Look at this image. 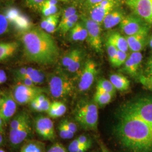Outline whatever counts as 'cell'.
Returning a JSON list of instances; mask_svg holds the SVG:
<instances>
[{
	"label": "cell",
	"instance_id": "6da1fadb",
	"mask_svg": "<svg viewBox=\"0 0 152 152\" xmlns=\"http://www.w3.org/2000/svg\"><path fill=\"white\" fill-rule=\"evenodd\" d=\"M114 134L126 152H152V95L120 108Z\"/></svg>",
	"mask_w": 152,
	"mask_h": 152
},
{
	"label": "cell",
	"instance_id": "7a4b0ae2",
	"mask_svg": "<svg viewBox=\"0 0 152 152\" xmlns=\"http://www.w3.org/2000/svg\"><path fill=\"white\" fill-rule=\"evenodd\" d=\"M20 33L24 54L28 60L45 65H52L57 61L59 49L50 33L37 27Z\"/></svg>",
	"mask_w": 152,
	"mask_h": 152
},
{
	"label": "cell",
	"instance_id": "3957f363",
	"mask_svg": "<svg viewBox=\"0 0 152 152\" xmlns=\"http://www.w3.org/2000/svg\"><path fill=\"white\" fill-rule=\"evenodd\" d=\"M74 117L77 124L83 130L96 131L98 129V105L90 102L78 104L74 111Z\"/></svg>",
	"mask_w": 152,
	"mask_h": 152
},
{
	"label": "cell",
	"instance_id": "277c9868",
	"mask_svg": "<svg viewBox=\"0 0 152 152\" xmlns=\"http://www.w3.org/2000/svg\"><path fill=\"white\" fill-rule=\"evenodd\" d=\"M49 91L56 99L64 98L72 94L74 83L71 78L61 72L50 74L48 78Z\"/></svg>",
	"mask_w": 152,
	"mask_h": 152
},
{
	"label": "cell",
	"instance_id": "5b68a950",
	"mask_svg": "<svg viewBox=\"0 0 152 152\" xmlns=\"http://www.w3.org/2000/svg\"><path fill=\"white\" fill-rule=\"evenodd\" d=\"M43 92L42 88L37 86H28L18 82L12 88L11 94L16 103L26 105L30 103L38 95L42 94Z\"/></svg>",
	"mask_w": 152,
	"mask_h": 152
},
{
	"label": "cell",
	"instance_id": "8992f818",
	"mask_svg": "<svg viewBox=\"0 0 152 152\" xmlns=\"http://www.w3.org/2000/svg\"><path fill=\"white\" fill-rule=\"evenodd\" d=\"M82 20L87 29L88 42L95 51L101 53L102 52L101 25L92 20L90 17L82 16Z\"/></svg>",
	"mask_w": 152,
	"mask_h": 152
},
{
	"label": "cell",
	"instance_id": "52a82bcc",
	"mask_svg": "<svg viewBox=\"0 0 152 152\" xmlns=\"http://www.w3.org/2000/svg\"><path fill=\"white\" fill-rule=\"evenodd\" d=\"M147 23L137 15L125 16L120 23V28L126 36L149 31Z\"/></svg>",
	"mask_w": 152,
	"mask_h": 152
},
{
	"label": "cell",
	"instance_id": "ba28073f",
	"mask_svg": "<svg viewBox=\"0 0 152 152\" xmlns=\"http://www.w3.org/2000/svg\"><path fill=\"white\" fill-rule=\"evenodd\" d=\"M98 74L97 65L91 60L85 63L78 83V90L81 92L87 91L92 86Z\"/></svg>",
	"mask_w": 152,
	"mask_h": 152
},
{
	"label": "cell",
	"instance_id": "9c48e42d",
	"mask_svg": "<svg viewBox=\"0 0 152 152\" xmlns=\"http://www.w3.org/2000/svg\"><path fill=\"white\" fill-rule=\"evenodd\" d=\"M126 4L136 15L152 24V0H126Z\"/></svg>",
	"mask_w": 152,
	"mask_h": 152
},
{
	"label": "cell",
	"instance_id": "30bf717a",
	"mask_svg": "<svg viewBox=\"0 0 152 152\" xmlns=\"http://www.w3.org/2000/svg\"><path fill=\"white\" fill-rule=\"evenodd\" d=\"M36 132L45 140L54 141L56 138L54 125L53 121L48 117L38 115L34 121Z\"/></svg>",
	"mask_w": 152,
	"mask_h": 152
},
{
	"label": "cell",
	"instance_id": "8fae6325",
	"mask_svg": "<svg viewBox=\"0 0 152 152\" xmlns=\"http://www.w3.org/2000/svg\"><path fill=\"white\" fill-rule=\"evenodd\" d=\"M4 15L9 22L12 23L20 33L27 31L33 27L31 20L16 8L8 9Z\"/></svg>",
	"mask_w": 152,
	"mask_h": 152
},
{
	"label": "cell",
	"instance_id": "7c38bea8",
	"mask_svg": "<svg viewBox=\"0 0 152 152\" xmlns=\"http://www.w3.org/2000/svg\"><path fill=\"white\" fill-rule=\"evenodd\" d=\"M115 0H103L90 7V18L99 24H103L104 19L113 10Z\"/></svg>",
	"mask_w": 152,
	"mask_h": 152
},
{
	"label": "cell",
	"instance_id": "4fadbf2b",
	"mask_svg": "<svg viewBox=\"0 0 152 152\" xmlns=\"http://www.w3.org/2000/svg\"><path fill=\"white\" fill-rule=\"evenodd\" d=\"M16 104L11 93L5 94L1 98L0 117L2 119L4 123H8L16 113Z\"/></svg>",
	"mask_w": 152,
	"mask_h": 152
},
{
	"label": "cell",
	"instance_id": "5bb4252c",
	"mask_svg": "<svg viewBox=\"0 0 152 152\" xmlns=\"http://www.w3.org/2000/svg\"><path fill=\"white\" fill-rule=\"evenodd\" d=\"M32 129L31 121L14 130L10 131L9 139L11 145L18 146L25 141L31 135Z\"/></svg>",
	"mask_w": 152,
	"mask_h": 152
},
{
	"label": "cell",
	"instance_id": "9a60e30c",
	"mask_svg": "<svg viewBox=\"0 0 152 152\" xmlns=\"http://www.w3.org/2000/svg\"><path fill=\"white\" fill-rule=\"evenodd\" d=\"M148 31H146L126 37L130 51L132 52H141L147 44Z\"/></svg>",
	"mask_w": 152,
	"mask_h": 152
},
{
	"label": "cell",
	"instance_id": "2e32d148",
	"mask_svg": "<svg viewBox=\"0 0 152 152\" xmlns=\"http://www.w3.org/2000/svg\"><path fill=\"white\" fill-rule=\"evenodd\" d=\"M142 60L141 52H131L124 64V71L131 76H136Z\"/></svg>",
	"mask_w": 152,
	"mask_h": 152
},
{
	"label": "cell",
	"instance_id": "e0dca14e",
	"mask_svg": "<svg viewBox=\"0 0 152 152\" xmlns=\"http://www.w3.org/2000/svg\"><path fill=\"white\" fill-rule=\"evenodd\" d=\"M15 76L28 77L32 80L36 86L44 83L45 80V75L43 72L32 67H23L20 68L16 71Z\"/></svg>",
	"mask_w": 152,
	"mask_h": 152
},
{
	"label": "cell",
	"instance_id": "ac0fdd59",
	"mask_svg": "<svg viewBox=\"0 0 152 152\" xmlns=\"http://www.w3.org/2000/svg\"><path fill=\"white\" fill-rule=\"evenodd\" d=\"M19 45L15 41L0 43V62L8 59L16 53Z\"/></svg>",
	"mask_w": 152,
	"mask_h": 152
},
{
	"label": "cell",
	"instance_id": "d6986e66",
	"mask_svg": "<svg viewBox=\"0 0 152 152\" xmlns=\"http://www.w3.org/2000/svg\"><path fill=\"white\" fill-rule=\"evenodd\" d=\"M124 15L120 10H112L104 19L103 24L104 28L106 29H110L120 24V23L124 18Z\"/></svg>",
	"mask_w": 152,
	"mask_h": 152
},
{
	"label": "cell",
	"instance_id": "ffe728a7",
	"mask_svg": "<svg viewBox=\"0 0 152 152\" xmlns=\"http://www.w3.org/2000/svg\"><path fill=\"white\" fill-rule=\"evenodd\" d=\"M70 37L75 41H83L87 39V29L83 22H77L71 29Z\"/></svg>",
	"mask_w": 152,
	"mask_h": 152
},
{
	"label": "cell",
	"instance_id": "44dd1931",
	"mask_svg": "<svg viewBox=\"0 0 152 152\" xmlns=\"http://www.w3.org/2000/svg\"><path fill=\"white\" fill-rule=\"evenodd\" d=\"M109 80L115 89L120 91L127 90L130 86V81L125 76L120 74H112L110 76Z\"/></svg>",
	"mask_w": 152,
	"mask_h": 152
},
{
	"label": "cell",
	"instance_id": "7402d4cb",
	"mask_svg": "<svg viewBox=\"0 0 152 152\" xmlns=\"http://www.w3.org/2000/svg\"><path fill=\"white\" fill-rule=\"evenodd\" d=\"M107 40L120 51L127 52L129 50L126 37L122 36L119 33H112Z\"/></svg>",
	"mask_w": 152,
	"mask_h": 152
},
{
	"label": "cell",
	"instance_id": "603a6c76",
	"mask_svg": "<svg viewBox=\"0 0 152 152\" xmlns=\"http://www.w3.org/2000/svg\"><path fill=\"white\" fill-rule=\"evenodd\" d=\"M20 152H46L45 144L36 140H29L22 145Z\"/></svg>",
	"mask_w": 152,
	"mask_h": 152
},
{
	"label": "cell",
	"instance_id": "cb8c5ba5",
	"mask_svg": "<svg viewBox=\"0 0 152 152\" xmlns=\"http://www.w3.org/2000/svg\"><path fill=\"white\" fill-rule=\"evenodd\" d=\"M66 111V107L64 104L59 101H54L51 103L47 113L50 118H57L63 116Z\"/></svg>",
	"mask_w": 152,
	"mask_h": 152
},
{
	"label": "cell",
	"instance_id": "d4e9b609",
	"mask_svg": "<svg viewBox=\"0 0 152 152\" xmlns=\"http://www.w3.org/2000/svg\"><path fill=\"white\" fill-rule=\"evenodd\" d=\"M39 9L45 17L54 15L58 12V1L45 0Z\"/></svg>",
	"mask_w": 152,
	"mask_h": 152
},
{
	"label": "cell",
	"instance_id": "484cf974",
	"mask_svg": "<svg viewBox=\"0 0 152 152\" xmlns=\"http://www.w3.org/2000/svg\"><path fill=\"white\" fill-rule=\"evenodd\" d=\"M113 96L108 92L97 88L94 96V100L95 103L98 106L104 107L110 102Z\"/></svg>",
	"mask_w": 152,
	"mask_h": 152
},
{
	"label": "cell",
	"instance_id": "4316f807",
	"mask_svg": "<svg viewBox=\"0 0 152 152\" xmlns=\"http://www.w3.org/2000/svg\"><path fill=\"white\" fill-rule=\"evenodd\" d=\"M78 18L79 15L77 13L64 21L59 22L58 27L57 28V31H59L62 34H65L68 31H70L71 29L78 22Z\"/></svg>",
	"mask_w": 152,
	"mask_h": 152
},
{
	"label": "cell",
	"instance_id": "83f0119b",
	"mask_svg": "<svg viewBox=\"0 0 152 152\" xmlns=\"http://www.w3.org/2000/svg\"><path fill=\"white\" fill-rule=\"evenodd\" d=\"M31 121L27 112H22L16 115L11 120L10 124V131L14 130Z\"/></svg>",
	"mask_w": 152,
	"mask_h": 152
},
{
	"label": "cell",
	"instance_id": "f1b7e54d",
	"mask_svg": "<svg viewBox=\"0 0 152 152\" xmlns=\"http://www.w3.org/2000/svg\"><path fill=\"white\" fill-rule=\"evenodd\" d=\"M96 88L101 89L104 91L108 92L113 96H114V95L115 94L116 90H117L113 86V85L112 83V82L110 81V80H108L104 78L100 80L98 82Z\"/></svg>",
	"mask_w": 152,
	"mask_h": 152
},
{
	"label": "cell",
	"instance_id": "f546056e",
	"mask_svg": "<svg viewBox=\"0 0 152 152\" xmlns=\"http://www.w3.org/2000/svg\"><path fill=\"white\" fill-rule=\"evenodd\" d=\"M80 51L79 49H73L66 53L61 59V64L63 67L66 69L71 65Z\"/></svg>",
	"mask_w": 152,
	"mask_h": 152
},
{
	"label": "cell",
	"instance_id": "4dcf8cb0",
	"mask_svg": "<svg viewBox=\"0 0 152 152\" xmlns=\"http://www.w3.org/2000/svg\"><path fill=\"white\" fill-rule=\"evenodd\" d=\"M83 61L82 52L80 50L79 53L77 55L76 58L72 63L71 65L66 68L67 72L71 73H75L80 70L81 66L82 63Z\"/></svg>",
	"mask_w": 152,
	"mask_h": 152
},
{
	"label": "cell",
	"instance_id": "1f68e13d",
	"mask_svg": "<svg viewBox=\"0 0 152 152\" xmlns=\"http://www.w3.org/2000/svg\"><path fill=\"white\" fill-rule=\"evenodd\" d=\"M128 56L129 55L127 52L118 50L112 64L115 67H120L124 64Z\"/></svg>",
	"mask_w": 152,
	"mask_h": 152
},
{
	"label": "cell",
	"instance_id": "d6a6232c",
	"mask_svg": "<svg viewBox=\"0 0 152 152\" xmlns=\"http://www.w3.org/2000/svg\"><path fill=\"white\" fill-rule=\"evenodd\" d=\"M59 18H60V13H56L55 15L54 18L53 20L49 24V26L46 28L45 31L46 32L49 33H53L55 31L57 30V28L58 27L59 23Z\"/></svg>",
	"mask_w": 152,
	"mask_h": 152
},
{
	"label": "cell",
	"instance_id": "836d02e7",
	"mask_svg": "<svg viewBox=\"0 0 152 152\" xmlns=\"http://www.w3.org/2000/svg\"><path fill=\"white\" fill-rule=\"evenodd\" d=\"M58 131L59 135L63 139H72L75 135L73 132L69 130L66 127L62 125L61 123L58 126Z\"/></svg>",
	"mask_w": 152,
	"mask_h": 152
},
{
	"label": "cell",
	"instance_id": "e575fe53",
	"mask_svg": "<svg viewBox=\"0 0 152 152\" xmlns=\"http://www.w3.org/2000/svg\"><path fill=\"white\" fill-rule=\"evenodd\" d=\"M106 47H107V50L109 60L112 64L117 55L118 50L117 49L113 44L110 43L108 40L107 41Z\"/></svg>",
	"mask_w": 152,
	"mask_h": 152
},
{
	"label": "cell",
	"instance_id": "d590c367",
	"mask_svg": "<svg viewBox=\"0 0 152 152\" xmlns=\"http://www.w3.org/2000/svg\"><path fill=\"white\" fill-rule=\"evenodd\" d=\"M9 22L5 15L0 14V36L9 31Z\"/></svg>",
	"mask_w": 152,
	"mask_h": 152
},
{
	"label": "cell",
	"instance_id": "8d00e7d4",
	"mask_svg": "<svg viewBox=\"0 0 152 152\" xmlns=\"http://www.w3.org/2000/svg\"><path fill=\"white\" fill-rule=\"evenodd\" d=\"M76 14H77V10L75 7L70 6L69 7H67L66 9H65L64 11H63L59 22L64 21Z\"/></svg>",
	"mask_w": 152,
	"mask_h": 152
},
{
	"label": "cell",
	"instance_id": "74e56055",
	"mask_svg": "<svg viewBox=\"0 0 152 152\" xmlns=\"http://www.w3.org/2000/svg\"><path fill=\"white\" fill-rule=\"evenodd\" d=\"M46 152H67V151L61 144L56 142L50 147Z\"/></svg>",
	"mask_w": 152,
	"mask_h": 152
},
{
	"label": "cell",
	"instance_id": "f35d334b",
	"mask_svg": "<svg viewBox=\"0 0 152 152\" xmlns=\"http://www.w3.org/2000/svg\"><path fill=\"white\" fill-rule=\"evenodd\" d=\"M62 125H64L69 130L71 131L74 134L77 131V126L75 123L69 121L67 120H62L60 122Z\"/></svg>",
	"mask_w": 152,
	"mask_h": 152
},
{
	"label": "cell",
	"instance_id": "ab89813d",
	"mask_svg": "<svg viewBox=\"0 0 152 152\" xmlns=\"http://www.w3.org/2000/svg\"><path fill=\"white\" fill-rule=\"evenodd\" d=\"M45 0H26L27 5L31 9H39Z\"/></svg>",
	"mask_w": 152,
	"mask_h": 152
},
{
	"label": "cell",
	"instance_id": "60d3db41",
	"mask_svg": "<svg viewBox=\"0 0 152 152\" xmlns=\"http://www.w3.org/2000/svg\"><path fill=\"white\" fill-rule=\"evenodd\" d=\"M140 81L145 86L152 90V77L149 76H142L140 77Z\"/></svg>",
	"mask_w": 152,
	"mask_h": 152
},
{
	"label": "cell",
	"instance_id": "b9f144b4",
	"mask_svg": "<svg viewBox=\"0 0 152 152\" xmlns=\"http://www.w3.org/2000/svg\"><path fill=\"white\" fill-rule=\"evenodd\" d=\"M55 14L53 15H50V16H46L44 19L42 20V22L40 24V27L42 29L45 30L46 29V28L49 26V24L53 20Z\"/></svg>",
	"mask_w": 152,
	"mask_h": 152
},
{
	"label": "cell",
	"instance_id": "7bdbcfd3",
	"mask_svg": "<svg viewBox=\"0 0 152 152\" xmlns=\"http://www.w3.org/2000/svg\"><path fill=\"white\" fill-rule=\"evenodd\" d=\"M29 105H30L31 108L33 110L38 112H41L39 104L34 99L29 103Z\"/></svg>",
	"mask_w": 152,
	"mask_h": 152
},
{
	"label": "cell",
	"instance_id": "ee69618b",
	"mask_svg": "<svg viewBox=\"0 0 152 152\" xmlns=\"http://www.w3.org/2000/svg\"><path fill=\"white\" fill-rule=\"evenodd\" d=\"M6 81H7V76H6L5 72L2 69H0V85L5 83Z\"/></svg>",
	"mask_w": 152,
	"mask_h": 152
},
{
	"label": "cell",
	"instance_id": "f6af8a7d",
	"mask_svg": "<svg viewBox=\"0 0 152 152\" xmlns=\"http://www.w3.org/2000/svg\"><path fill=\"white\" fill-rule=\"evenodd\" d=\"M102 1H103V0H86V6L87 7H88L90 8L92 6L97 4Z\"/></svg>",
	"mask_w": 152,
	"mask_h": 152
},
{
	"label": "cell",
	"instance_id": "bcb514c9",
	"mask_svg": "<svg viewBox=\"0 0 152 152\" xmlns=\"http://www.w3.org/2000/svg\"><path fill=\"white\" fill-rule=\"evenodd\" d=\"M77 139L81 144H86L91 140L88 139L87 136H84V135H81V136L78 137Z\"/></svg>",
	"mask_w": 152,
	"mask_h": 152
},
{
	"label": "cell",
	"instance_id": "7dc6e473",
	"mask_svg": "<svg viewBox=\"0 0 152 152\" xmlns=\"http://www.w3.org/2000/svg\"><path fill=\"white\" fill-rule=\"evenodd\" d=\"M147 68H148V73L149 76L152 77V56L148 60V64H147Z\"/></svg>",
	"mask_w": 152,
	"mask_h": 152
},
{
	"label": "cell",
	"instance_id": "c3c4849f",
	"mask_svg": "<svg viewBox=\"0 0 152 152\" xmlns=\"http://www.w3.org/2000/svg\"><path fill=\"white\" fill-rule=\"evenodd\" d=\"M99 145L100 148V150L102 152H110L108 150V149L107 148V147H106V145L104 144L103 142L101 140H99Z\"/></svg>",
	"mask_w": 152,
	"mask_h": 152
},
{
	"label": "cell",
	"instance_id": "681fc988",
	"mask_svg": "<svg viewBox=\"0 0 152 152\" xmlns=\"http://www.w3.org/2000/svg\"><path fill=\"white\" fill-rule=\"evenodd\" d=\"M4 122L3 121L2 119L0 117V132L3 131V126H4Z\"/></svg>",
	"mask_w": 152,
	"mask_h": 152
},
{
	"label": "cell",
	"instance_id": "f907efd6",
	"mask_svg": "<svg viewBox=\"0 0 152 152\" xmlns=\"http://www.w3.org/2000/svg\"><path fill=\"white\" fill-rule=\"evenodd\" d=\"M3 141V137L2 136V135L0 134V145L2 144Z\"/></svg>",
	"mask_w": 152,
	"mask_h": 152
},
{
	"label": "cell",
	"instance_id": "816d5d0a",
	"mask_svg": "<svg viewBox=\"0 0 152 152\" xmlns=\"http://www.w3.org/2000/svg\"><path fill=\"white\" fill-rule=\"evenodd\" d=\"M149 45H150V46H151V48L152 49V36H151V39H150V41H149Z\"/></svg>",
	"mask_w": 152,
	"mask_h": 152
},
{
	"label": "cell",
	"instance_id": "f5cc1de1",
	"mask_svg": "<svg viewBox=\"0 0 152 152\" xmlns=\"http://www.w3.org/2000/svg\"><path fill=\"white\" fill-rule=\"evenodd\" d=\"M58 1H69V0H57Z\"/></svg>",
	"mask_w": 152,
	"mask_h": 152
},
{
	"label": "cell",
	"instance_id": "db71d44e",
	"mask_svg": "<svg viewBox=\"0 0 152 152\" xmlns=\"http://www.w3.org/2000/svg\"><path fill=\"white\" fill-rule=\"evenodd\" d=\"M0 152H6L5 151H4V150H2V149H0Z\"/></svg>",
	"mask_w": 152,
	"mask_h": 152
},
{
	"label": "cell",
	"instance_id": "11a10c76",
	"mask_svg": "<svg viewBox=\"0 0 152 152\" xmlns=\"http://www.w3.org/2000/svg\"><path fill=\"white\" fill-rule=\"evenodd\" d=\"M1 104V98H0V105Z\"/></svg>",
	"mask_w": 152,
	"mask_h": 152
},
{
	"label": "cell",
	"instance_id": "9f6ffc18",
	"mask_svg": "<svg viewBox=\"0 0 152 152\" xmlns=\"http://www.w3.org/2000/svg\"><path fill=\"white\" fill-rule=\"evenodd\" d=\"M0 94H1V91H0Z\"/></svg>",
	"mask_w": 152,
	"mask_h": 152
},
{
	"label": "cell",
	"instance_id": "6f0895ef",
	"mask_svg": "<svg viewBox=\"0 0 152 152\" xmlns=\"http://www.w3.org/2000/svg\"><path fill=\"white\" fill-rule=\"evenodd\" d=\"M0 106H1V105H0Z\"/></svg>",
	"mask_w": 152,
	"mask_h": 152
},
{
	"label": "cell",
	"instance_id": "680465c9",
	"mask_svg": "<svg viewBox=\"0 0 152 152\" xmlns=\"http://www.w3.org/2000/svg\"></svg>",
	"mask_w": 152,
	"mask_h": 152
}]
</instances>
